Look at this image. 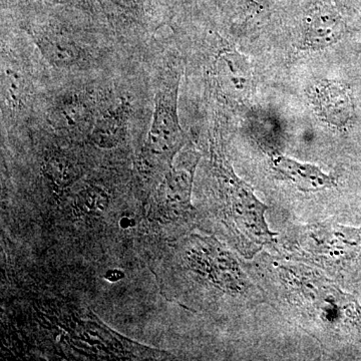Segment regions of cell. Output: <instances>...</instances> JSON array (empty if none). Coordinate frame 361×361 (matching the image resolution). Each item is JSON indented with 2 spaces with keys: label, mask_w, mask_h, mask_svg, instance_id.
<instances>
[{
  "label": "cell",
  "mask_w": 361,
  "mask_h": 361,
  "mask_svg": "<svg viewBox=\"0 0 361 361\" xmlns=\"http://www.w3.org/2000/svg\"><path fill=\"white\" fill-rule=\"evenodd\" d=\"M45 173L61 186L70 185L78 177V170L75 164L65 156H51L45 164Z\"/></svg>",
  "instance_id": "10"
},
{
  "label": "cell",
  "mask_w": 361,
  "mask_h": 361,
  "mask_svg": "<svg viewBox=\"0 0 361 361\" xmlns=\"http://www.w3.org/2000/svg\"><path fill=\"white\" fill-rule=\"evenodd\" d=\"M89 106L84 99L78 97H66L59 102L54 111H52V122L61 129L77 132L84 130L87 126H90L92 118Z\"/></svg>",
  "instance_id": "9"
},
{
  "label": "cell",
  "mask_w": 361,
  "mask_h": 361,
  "mask_svg": "<svg viewBox=\"0 0 361 361\" xmlns=\"http://www.w3.org/2000/svg\"><path fill=\"white\" fill-rule=\"evenodd\" d=\"M272 167L284 179L290 180L303 191H322L336 185L334 178L325 174L322 169L311 164L301 163L288 157H273Z\"/></svg>",
  "instance_id": "6"
},
{
  "label": "cell",
  "mask_w": 361,
  "mask_h": 361,
  "mask_svg": "<svg viewBox=\"0 0 361 361\" xmlns=\"http://www.w3.org/2000/svg\"><path fill=\"white\" fill-rule=\"evenodd\" d=\"M122 276V273L118 272V271H111V272H109L108 275H106V278L110 279L111 281H116V280L120 279Z\"/></svg>",
  "instance_id": "13"
},
{
  "label": "cell",
  "mask_w": 361,
  "mask_h": 361,
  "mask_svg": "<svg viewBox=\"0 0 361 361\" xmlns=\"http://www.w3.org/2000/svg\"><path fill=\"white\" fill-rule=\"evenodd\" d=\"M195 165L189 169L171 168L161 188V197L165 203L174 205L177 210L189 208Z\"/></svg>",
  "instance_id": "8"
},
{
  "label": "cell",
  "mask_w": 361,
  "mask_h": 361,
  "mask_svg": "<svg viewBox=\"0 0 361 361\" xmlns=\"http://www.w3.org/2000/svg\"><path fill=\"white\" fill-rule=\"evenodd\" d=\"M315 106L320 116L336 126L346 125L355 116L350 94L337 82H329L316 89Z\"/></svg>",
  "instance_id": "7"
},
{
  "label": "cell",
  "mask_w": 361,
  "mask_h": 361,
  "mask_svg": "<svg viewBox=\"0 0 361 361\" xmlns=\"http://www.w3.org/2000/svg\"><path fill=\"white\" fill-rule=\"evenodd\" d=\"M116 6L128 11H137L141 9L142 0H111Z\"/></svg>",
  "instance_id": "12"
},
{
  "label": "cell",
  "mask_w": 361,
  "mask_h": 361,
  "mask_svg": "<svg viewBox=\"0 0 361 361\" xmlns=\"http://www.w3.org/2000/svg\"><path fill=\"white\" fill-rule=\"evenodd\" d=\"M4 94L11 103H21L26 92L25 78L13 70H6L4 75Z\"/></svg>",
  "instance_id": "11"
},
{
  "label": "cell",
  "mask_w": 361,
  "mask_h": 361,
  "mask_svg": "<svg viewBox=\"0 0 361 361\" xmlns=\"http://www.w3.org/2000/svg\"><path fill=\"white\" fill-rule=\"evenodd\" d=\"M130 223V220L128 219V218H125V219L122 220V222H121V224H122L123 228H128V227H129Z\"/></svg>",
  "instance_id": "14"
},
{
  "label": "cell",
  "mask_w": 361,
  "mask_h": 361,
  "mask_svg": "<svg viewBox=\"0 0 361 361\" xmlns=\"http://www.w3.org/2000/svg\"><path fill=\"white\" fill-rule=\"evenodd\" d=\"M178 77L169 78L157 92L153 118L145 146L147 158L152 163L170 165L185 144V135L178 116Z\"/></svg>",
  "instance_id": "1"
},
{
  "label": "cell",
  "mask_w": 361,
  "mask_h": 361,
  "mask_svg": "<svg viewBox=\"0 0 361 361\" xmlns=\"http://www.w3.org/2000/svg\"><path fill=\"white\" fill-rule=\"evenodd\" d=\"M215 77L221 92L233 101H246L254 89L250 61L235 49H225L215 61Z\"/></svg>",
  "instance_id": "2"
},
{
  "label": "cell",
  "mask_w": 361,
  "mask_h": 361,
  "mask_svg": "<svg viewBox=\"0 0 361 361\" xmlns=\"http://www.w3.org/2000/svg\"><path fill=\"white\" fill-rule=\"evenodd\" d=\"M130 115L129 101L121 99L94 121L90 129V140L99 148H115L125 137Z\"/></svg>",
  "instance_id": "5"
},
{
  "label": "cell",
  "mask_w": 361,
  "mask_h": 361,
  "mask_svg": "<svg viewBox=\"0 0 361 361\" xmlns=\"http://www.w3.org/2000/svg\"><path fill=\"white\" fill-rule=\"evenodd\" d=\"M30 33L44 58L56 68L77 66L84 58L80 45L66 33L52 28H35Z\"/></svg>",
  "instance_id": "4"
},
{
  "label": "cell",
  "mask_w": 361,
  "mask_h": 361,
  "mask_svg": "<svg viewBox=\"0 0 361 361\" xmlns=\"http://www.w3.org/2000/svg\"><path fill=\"white\" fill-rule=\"evenodd\" d=\"M341 14L326 4H317L307 14L304 23V49H322L336 44L344 33Z\"/></svg>",
  "instance_id": "3"
}]
</instances>
